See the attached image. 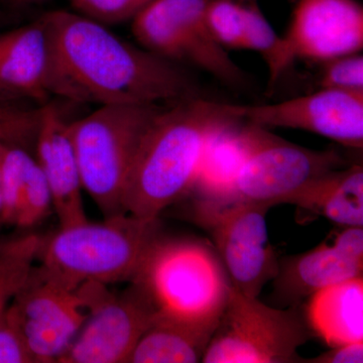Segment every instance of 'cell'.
I'll return each mask as SVG.
<instances>
[{
  "label": "cell",
  "instance_id": "cell-18",
  "mask_svg": "<svg viewBox=\"0 0 363 363\" xmlns=\"http://www.w3.org/2000/svg\"><path fill=\"white\" fill-rule=\"evenodd\" d=\"M292 204L342 227L363 226L362 164L334 169L289 197Z\"/></svg>",
  "mask_w": 363,
  "mask_h": 363
},
{
  "label": "cell",
  "instance_id": "cell-13",
  "mask_svg": "<svg viewBox=\"0 0 363 363\" xmlns=\"http://www.w3.org/2000/svg\"><path fill=\"white\" fill-rule=\"evenodd\" d=\"M293 62L323 63L363 48V6L358 0H296L283 35Z\"/></svg>",
  "mask_w": 363,
  "mask_h": 363
},
{
  "label": "cell",
  "instance_id": "cell-9",
  "mask_svg": "<svg viewBox=\"0 0 363 363\" xmlns=\"http://www.w3.org/2000/svg\"><path fill=\"white\" fill-rule=\"evenodd\" d=\"M106 286L91 285L89 315L58 363H128L157 308L135 281L119 294Z\"/></svg>",
  "mask_w": 363,
  "mask_h": 363
},
{
  "label": "cell",
  "instance_id": "cell-19",
  "mask_svg": "<svg viewBox=\"0 0 363 363\" xmlns=\"http://www.w3.org/2000/svg\"><path fill=\"white\" fill-rule=\"evenodd\" d=\"M216 327L157 312L128 363L201 362Z\"/></svg>",
  "mask_w": 363,
  "mask_h": 363
},
{
  "label": "cell",
  "instance_id": "cell-11",
  "mask_svg": "<svg viewBox=\"0 0 363 363\" xmlns=\"http://www.w3.org/2000/svg\"><path fill=\"white\" fill-rule=\"evenodd\" d=\"M269 209L264 204L234 203L198 220L211 231L230 285L250 297H259L278 276L279 260L267 226Z\"/></svg>",
  "mask_w": 363,
  "mask_h": 363
},
{
  "label": "cell",
  "instance_id": "cell-7",
  "mask_svg": "<svg viewBox=\"0 0 363 363\" xmlns=\"http://www.w3.org/2000/svg\"><path fill=\"white\" fill-rule=\"evenodd\" d=\"M308 340L295 310H281L230 285L225 307L201 362H302L298 350Z\"/></svg>",
  "mask_w": 363,
  "mask_h": 363
},
{
  "label": "cell",
  "instance_id": "cell-32",
  "mask_svg": "<svg viewBox=\"0 0 363 363\" xmlns=\"http://www.w3.org/2000/svg\"><path fill=\"white\" fill-rule=\"evenodd\" d=\"M13 1L21 4H42L45 0H13Z\"/></svg>",
  "mask_w": 363,
  "mask_h": 363
},
{
  "label": "cell",
  "instance_id": "cell-14",
  "mask_svg": "<svg viewBox=\"0 0 363 363\" xmlns=\"http://www.w3.org/2000/svg\"><path fill=\"white\" fill-rule=\"evenodd\" d=\"M37 162L51 191L60 228L88 221L82 198V179L70 135V123L51 104L40 108L35 138Z\"/></svg>",
  "mask_w": 363,
  "mask_h": 363
},
{
  "label": "cell",
  "instance_id": "cell-3",
  "mask_svg": "<svg viewBox=\"0 0 363 363\" xmlns=\"http://www.w3.org/2000/svg\"><path fill=\"white\" fill-rule=\"evenodd\" d=\"M160 238L159 218L124 213L59 228L42 238L38 257L48 277L75 291L86 283L133 281Z\"/></svg>",
  "mask_w": 363,
  "mask_h": 363
},
{
  "label": "cell",
  "instance_id": "cell-31",
  "mask_svg": "<svg viewBox=\"0 0 363 363\" xmlns=\"http://www.w3.org/2000/svg\"><path fill=\"white\" fill-rule=\"evenodd\" d=\"M333 243L348 255L363 259L362 227H344V230L335 236Z\"/></svg>",
  "mask_w": 363,
  "mask_h": 363
},
{
  "label": "cell",
  "instance_id": "cell-34",
  "mask_svg": "<svg viewBox=\"0 0 363 363\" xmlns=\"http://www.w3.org/2000/svg\"><path fill=\"white\" fill-rule=\"evenodd\" d=\"M0 243H1V240H0Z\"/></svg>",
  "mask_w": 363,
  "mask_h": 363
},
{
  "label": "cell",
  "instance_id": "cell-15",
  "mask_svg": "<svg viewBox=\"0 0 363 363\" xmlns=\"http://www.w3.org/2000/svg\"><path fill=\"white\" fill-rule=\"evenodd\" d=\"M48 40L40 18L0 33V102L33 100L45 104Z\"/></svg>",
  "mask_w": 363,
  "mask_h": 363
},
{
  "label": "cell",
  "instance_id": "cell-28",
  "mask_svg": "<svg viewBox=\"0 0 363 363\" xmlns=\"http://www.w3.org/2000/svg\"><path fill=\"white\" fill-rule=\"evenodd\" d=\"M76 13L104 23L114 25L133 20L152 0H70Z\"/></svg>",
  "mask_w": 363,
  "mask_h": 363
},
{
  "label": "cell",
  "instance_id": "cell-29",
  "mask_svg": "<svg viewBox=\"0 0 363 363\" xmlns=\"http://www.w3.org/2000/svg\"><path fill=\"white\" fill-rule=\"evenodd\" d=\"M0 363H35L20 324L9 307L0 317Z\"/></svg>",
  "mask_w": 363,
  "mask_h": 363
},
{
  "label": "cell",
  "instance_id": "cell-22",
  "mask_svg": "<svg viewBox=\"0 0 363 363\" xmlns=\"http://www.w3.org/2000/svg\"><path fill=\"white\" fill-rule=\"evenodd\" d=\"M40 240L37 234H26L0 243V317L26 283L38 257Z\"/></svg>",
  "mask_w": 363,
  "mask_h": 363
},
{
  "label": "cell",
  "instance_id": "cell-16",
  "mask_svg": "<svg viewBox=\"0 0 363 363\" xmlns=\"http://www.w3.org/2000/svg\"><path fill=\"white\" fill-rule=\"evenodd\" d=\"M252 135V124L241 121L229 124L210 138L189 191L194 195L196 219L220 206L247 159Z\"/></svg>",
  "mask_w": 363,
  "mask_h": 363
},
{
  "label": "cell",
  "instance_id": "cell-12",
  "mask_svg": "<svg viewBox=\"0 0 363 363\" xmlns=\"http://www.w3.org/2000/svg\"><path fill=\"white\" fill-rule=\"evenodd\" d=\"M233 108L245 123L267 130H304L350 149L363 147V93L319 88L277 104H233Z\"/></svg>",
  "mask_w": 363,
  "mask_h": 363
},
{
  "label": "cell",
  "instance_id": "cell-30",
  "mask_svg": "<svg viewBox=\"0 0 363 363\" xmlns=\"http://www.w3.org/2000/svg\"><path fill=\"white\" fill-rule=\"evenodd\" d=\"M330 351L322 353L316 357L303 360L309 363H362L363 362V341L344 344L331 347Z\"/></svg>",
  "mask_w": 363,
  "mask_h": 363
},
{
  "label": "cell",
  "instance_id": "cell-6",
  "mask_svg": "<svg viewBox=\"0 0 363 363\" xmlns=\"http://www.w3.org/2000/svg\"><path fill=\"white\" fill-rule=\"evenodd\" d=\"M208 0H152L131 20L138 44L173 63L189 64L229 87H245L247 73L210 30Z\"/></svg>",
  "mask_w": 363,
  "mask_h": 363
},
{
  "label": "cell",
  "instance_id": "cell-4",
  "mask_svg": "<svg viewBox=\"0 0 363 363\" xmlns=\"http://www.w3.org/2000/svg\"><path fill=\"white\" fill-rule=\"evenodd\" d=\"M164 105H102L70 123L83 189L111 218L124 214V188L143 136Z\"/></svg>",
  "mask_w": 363,
  "mask_h": 363
},
{
  "label": "cell",
  "instance_id": "cell-23",
  "mask_svg": "<svg viewBox=\"0 0 363 363\" xmlns=\"http://www.w3.org/2000/svg\"><path fill=\"white\" fill-rule=\"evenodd\" d=\"M33 157L21 147H4L0 159L1 212L0 223L16 226L20 216L26 174Z\"/></svg>",
  "mask_w": 363,
  "mask_h": 363
},
{
  "label": "cell",
  "instance_id": "cell-10",
  "mask_svg": "<svg viewBox=\"0 0 363 363\" xmlns=\"http://www.w3.org/2000/svg\"><path fill=\"white\" fill-rule=\"evenodd\" d=\"M9 308L35 363H58L89 315V298L84 285L68 290L33 266Z\"/></svg>",
  "mask_w": 363,
  "mask_h": 363
},
{
  "label": "cell",
  "instance_id": "cell-24",
  "mask_svg": "<svg viewBox=\"0 0 363 363\" xmlns=\"http://www.w3.org/2000/svg\"><path fill=\"white\" fill-rule=\"evenodd\" d=\"M206 20L224 49L243 50L242 0H208Z\"/></svg>",
  "mask_w": 363,
  "mask_h": 363
},
{
  "label": "cell",
  "instance_id": "cell-2",
  "mask_svg": "<svg viewBox=\"0 0 363 363\" xmlns=\"http://www.w3.org/2000/svg\"><path fill=\"white\" fill-rule=\"evenodd\" d=\"M241 121L233 104L201 96L162 107L136 152L124 188L123 213L159 218L188 194L210 138Z\"/></svg>",
  "mask_w": 363,
  "mask_h": 363
},
{
  "label": "cell",
  "instance_id": "cell-21",
  "mask_svg": "<svg viewBox=\"0 0 363 363\" xmlns=\"http://www.w3.org/2000/svg\"><path fill=\"white\" fill-rule=\"evenodd\" d=\"M243 50L257 52L269 71V87L277 84L294 62L283 35L272 28L257 0H242Z\"/></svg>",
  "mask_w": 363,
  "mask_h": 363
},
{
  "label": "cell",
  "instance_id": "cell-20",
  "mask_svg": "<svg viewBox=\"0 0 363 363\" xmlns=\"http://www.w3.org/2000/svg\"><path fill=\"white\" fill-rule=\"evenodd\" d=\"M307 314L313 330L330 347L362 342V277L313 294Z\"/></svg>",
  "mask_w": 363,
  "mask_h": 363
},
{
  "label": "cell",
  "instance_id": "cell-8",
  "mask_svg": "<svg viewBox=\"0 0 363 363\" xmlns=\"http://www.w3.org/2000/svg\"><path fill=\"white\" fill-rule=\"evenodd\" d=\"M252 125V147L247 159L215 211L234 203H255L271 208L285 204L289 197L312 181L345 167V160L336 150L306 149L272 135L267 128Z\"/></svg>",
  "mask_w": 363,
  "mask_h": 363
},
{
  "label": "cell",
  "instance_id": "cell-1",
  "mask_svg": "<svg viewBox=\"0 0 363 363\" xmlns=\"http://www.w3.org/2000/svg\"><path fill=\"white\" fill-rule=\"evenodd\" d=\"M48 40L47 90L79 104L171 105L200 96L178 64L67 11L40 16Z\"/></svg>",
  "mask_w": 363,
  "mask_h": 363
},
{
  "label": "cell",
  "instance_id": "cell-25",
  "mask_svg": "<svg viewBox=\"0 0 363 363\" xmlns=\"http://www.w3.org/2000/svg\"><path fill=\"white\" fill-rule=\"evenodd\" d=\"M40 125V108L26 109L0 102V145L28 150L35 143Z\"/></svg>",
  "mask_w": 363,
  "mask_h": 363
},
{
  "label": "cell",
  "instance_id": "cell-33",
  "mask_svg": "<svg viewBox=\"0 0 363 363\" xmlns=\"http://www.w3.org/2000/svg\"><path fill=\"white\" fill-rule=\"evenodd\" d=\"M4 147H6V145H0V159H1V152ZM0 212H1V188H0Z\"/></svg>",
  "mask_w": 363,
  "mask_h": 363
},
{
  "label": "cell",
  "instance_id": "cell-26",
  "mask_svg": "<svg viewBox=\"0 0 363 363\" xmlns=\"http://www.w3.org/2000/svg\"><path fill=\"white\" fill-rule=\"evenodd\" d=\"M52 207L51 191L37 160L30 162L26 174L20 216L16 226L28 228L39 223Z\"/></svg>",
  "mask_w": 363,
  "mask_h": 363
},
{
  "label": "cell",
  "instance_id": "cell-5",
  "mask_svg": "<svg viewBox=\"0 0 363 363\" xmlns=\"http://www.w3.org/2000/svg\"><path fill=\"white\" fill-rule=\"evenodd\" d=\"M131 281L140 284L162 314L218 325L229 279L218 255L193 240L160 238Z\"/></svg>",
  "mask_w": 363,
  "mask_h": 363
},
{
  "label": "cell",
  "instance_id": "cell-27",
  "mask_svg": "<svg viewBox=\"0 0 363 363\" xmlns=\"http://www.w3.org/2000/svg\"><path fill=\"white\" fill-rule=\"evenodd\" d=\"M360 52L342 55L321 63L319 88L363 93V56Z\"/></svg>",
  "mask_w": 363,
  "mask_h": 363
},
{
  "label": "cell",
  "instance_id": "cell-17",
  "mask_svg": "<svg viewBox=\"0 0 363 363\" xmlns=\"http://www.w3.org/2000/svg\"><path fill=\"white\" fill-rule=\"evenodd\" d=\"M362 274L363 259L348 255L334 243H322L286 259L279 266L274 279L278 295L297 302L328 286L360 278Z\"/></svg>",
  "mask_w": 363,
  "mask_h": 363
}]
</instances>
